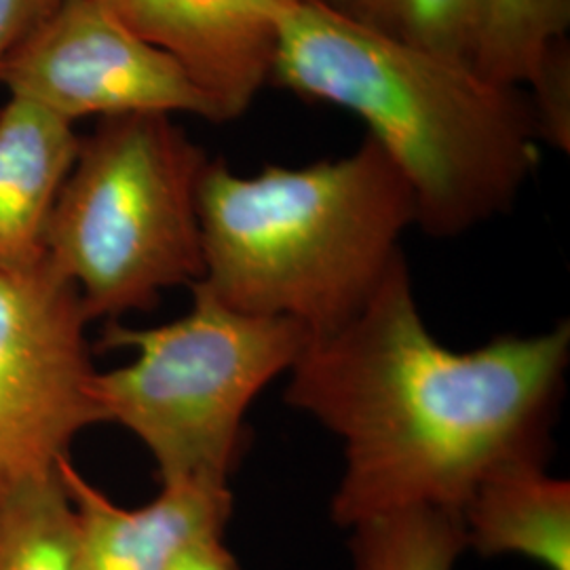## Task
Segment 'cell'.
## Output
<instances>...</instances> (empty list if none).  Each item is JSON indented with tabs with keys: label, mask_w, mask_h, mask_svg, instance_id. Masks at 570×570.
<instances>
[{
	"label": "cell",
	"mask_w": 570,
	"mask_h": 570,
	"mask_svg": "<svg viewBox=\"0 0 570 570\" xmlns=\"http://www.w3.org/2000/svg\"><path fill=\"white\" fill-rule=\"evenodd\" d=\"M570 326L450 351L425 326L402 254L364 308L311 336L285 402L343 442L341 529L410 508L463 510L501 469L550 463Z\"/></svg>",
	"instance_id": "1"
},
{
	"label": "cell",
	"mask_w": 570,
	"mask_h": 570,
	"mask_svg": "<svg viewBox=\"0 0 570 570\" xmlns=\"http://www.w3.org/2000/svg\"><path fill=\"white\" fill-rule=\"evenodd\" d=\"M271 82L367 125L412 188L416 225L452 239L510 212L539 165V127L522 87L393 41L298 0L285 16Z\"/></svg>",
	"instance_id": "2"
},
{
	"label": "cell",
	"mask_w": 570,
	"mask_h": 570,
	"mask_svg": "<svg viewBox=\"0 0 570 570\" xmlns=\"http://www.w3.org/2000/svg\"><path fill=\"white\" fill-rule=\"evenodd\" d=\"M204 285L242 313L311 336L357 315L416 225L412 188L372 138L341 159L239 176L209 161L199 188Z\"/></svg>",
	"instance_id": "3"
},
{
	"label": "cell",
	"mask_w": 570,
	"mask_h": 570,
	"mask_svg": "<svg viewBox=\"0 0 570 570\" xmlns=\"http://www.w3.org/2000/svg\"><path fill=\"white\" fill-rule=\"evenodd\" d=\"M209 161L167 115L102 119L81 138L45 254L91 322L148 311L165 289L202 279L199 188Z\"/></svg>",
	"instance_id": "4"
},
{
	"label": "cell",
	"mask_w": 570,
	"mask_h": 570,
	"mask_svg": "<svg viewBox=\"0 0 570 570\" xmlns=\"http://www.w3.org/2000/svg\"><path fill=\"white\" fill-rule=\"evenodd\" d=\"M190 311L157 327L108 322L102 348L134 360L96 372L104 423L131 431L161 484L228 487L244 452L245 412L263 389L289 372L311 334L298 322L242 313L204 285H190Z\"/></svg>",
	"instance_id": "5"
},
{
	"label": "cell",
	"mask_w": 570,
	"mask_h": 570,
	"mask_svg": "<svg viewBox=\"0 0 570 570\" xmlns=\"http://www.w3.org/2000/svg\"><path fill=\"white\" fill-rule=\"evenodd\" d=\"M89 322L77 287L47 258L0 268V508L58 475L72 440L104 423Z\"/></svg>",
	"instance_id": "6"
},
{
	"label": "cell",
	"mask_w": 570,
	"mask_h": 570,
	"mask_svg": "<svg viewBox=\"0 0 570 570\" xmlns=\"http://www.w3.org/2000/svg\"><path fill=\"white\" fill-rule=\"evenodd\" d=\"M9 98L63 121L127 115H195L218 121L183 66L144 41L98 0H66L0 61Z\"/></svg>",
	"instance_id": "7"
},
{
	"label": "cell",
	"mask_w": 570,
	"mask_h": 570,
	"mask_svg": "<svg viewBox=\"0 0 570 570\" xmlns=\"http://www.w3.org/2000/svg\"><path fill=\"white\" fill-rule=\"evenodd\" d=\"M131 32L171 56L235 121L271 82L279 30L298 0H98Z\"/></svg>",
	"instance_id": "8"
},
{
	"label": "cell",
	"mask_w": 570,
	"mask_h": 570,
	"mask_svg": "<svg viewBox=\"0 0 570 570\" xmlns=\"http://www.w3.org/2000/svg\"><path fill=\"white\" fill-rule=\"evenodd\" d=\"M77 522L81 570H169L207 537H225L233 513L228 487L161 484L155 501L127 510L94 487L68 456L58 463Z\"/></svg>",
	"instance_id": "9"
},
{
	"label": "cell",
	"mask_w": 570,
	"mask_h": 570,
	"mask_svg": "<svg viewBox=\"0 0 570 570\" xmlns=\"http://www.w3.org/2000/svg\"><path fill=\"white\" fill-rule=\"evenodd\" d=\"M79 148L75 125L41 106L9 98L0 108V268L47 258L49 220Z\"/></svg>",
	"instance_id": "10"
},
{
	"label": "cell",
	"mask_w": 570,
	"mask_h": 570,
	"mask_svg": "<svg viewBox=\"0 0 570 570\" xmlns=\"http://www.w3.org/2000/svg\"><path fill=\"white\" fill-rule=\"evenodd\" d=\"M468 548L484 558L524 556L570 570V487L548 463H520L487 478L461 510Z\"/></svg>",
	"instance_id": "11"
},
{
	"label": "cell",
	"mask_w": 570,
	"mask_h": 570,
	"mask_svg": "<svg viewBox=\"0 0 570 570\" xmlns=\"http://www.w3.org/2000/svg\"><path fill=\"white\" fill-rule=\"evenodd\" d=\"M393 41L475 68L490 0H322Z\"/></svg>",
	"instance_id": "12"
},
{
	"label": "cell",
	"mask_w": 570,
	"mask_h": 570,
	"mask_svg": "<svg viewBox=\"0 0 570 570\" xmlns=\"http://www.w3.org/2000/svg\"><path fill=\"white\" fill-rule=\"evenodd\" d=\"M353 570H452L468 550L461 511L410 508L351 527Z\"/></svg>",
	"instance_id": "13"
},
{
	"label": "cell",
	"mask_w": 570,
	"mask_h": 570,
	"mask_svg": "<svg viewBox=\"0 0 570 570\" xmlns=\"http://www.w3.org/2000/svg\"><path fill=\"white\" fill-rule=\"evenodd\" d=\"M569 26L570 0H490L475 70L490 81L530 87L567 41Z\"/></svg>",
	"instance_id": "14"
},
{
	"label": "cell",
	"mask_w": 570,
	"mask_h": 570,
	"mask_svg": "<svg viewBox=\"0 0 570 570\" xmlns=\"http://www.w3.org/2000/svg\"><path fill=\"white\" fill-rule=\"evenodd\" d=\"M0 570H81L75 511L60 473L0 508Z\"/></svg>",
	"instance_id": "15"
},
{
	"label": "cell",
	"mask_w": 570,
	"mask_h": 570,
	"mask_svg": "<svg viewBox=\"0 0 570 570\" xmlns=\"http://www.w3.org/2000/svg\"><path fill=\"white\" fill-rule=\"evenodd\" d=\"M530 102L539 127L541 142L558 150H570V53L567 41L560 42L543 63L539 77L530 85Z\"/></svg>",
	"instance_id": "16"
},
{
	"label": "cell",
	"mask_w": 570,
	"mask_h": 570,
	"mask_svg": "<svg viewBox=\"0 0 570 570\" xmlns=\"http://www.w3.org/2000/svg\"><path fill=\"white\" fill-rule=\"evenodd\" d=\"M66 0H0V61Z\"/></svg>",
	"instance_id": "17"
},
{
	"label": "cell",
	"mask_w": 570,
	"mask_h": 570,
	"mask_svg": "<svg viewBox=\"0 0 570 570\" xmlns=\"http://www.w3.org/2000/svg\"><path fill=\"white\" fill-rule=\"evenodd\" d=\"M169 570H244L226 548L225 537H207L184 550Z\"/></svg>",
	"instance_id": "18"
}]
</instances>
